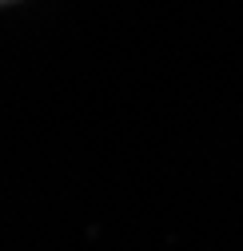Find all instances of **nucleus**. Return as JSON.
<instances>
[{"label":"nucleus","instance_id":"obj_1","mask_svg":"<svg viewBox=\"0 0 243 251\" xmlns=\"http://www.w3.org/2000/svg\"><path fill=\"white\" fill-rule=\"evenodd\" d=\"M0 4H8V0H0Z\"/></svg>","mask_w":243,"mask_h":251}]
</instances>
